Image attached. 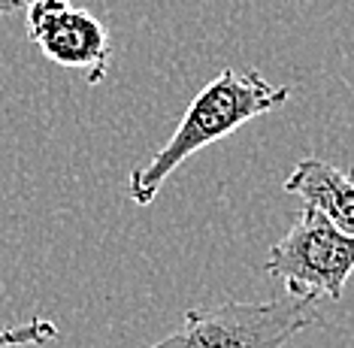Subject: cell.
<instances>
[{
  "mask_svg": "<svg viewBox=\"0 0 354 348\" xmlns=\"http://www.w3.org/2000/svg\"><path fill=\"white\" fill-rule=\"evenodd\" d=\"M291 85H272L261 70H233L224 67L215 79L200 88V94L188 103L182 121L149 164L131 170L127 194L136 206H151L164 182L179 170L188 158L203 152L206 145L224 140L239 131L248 121L267 116L291 100Z\"/></svg>",
  "mask_w": 354,
  "mask_h": 348,
  "instance_id": "6da1fadb",
  "label": "cell"
},
{
  "mask_svg": "<svg viewBox=\"0 0 354 348\" xmlns=\"http://www.w3.org/2000/svg\"><path fill=\"white\" fill-rule=\"evenodd\" d=\"M324 321L315 297L285 294L263 303H221L185 312L179 330L149 348H285Z\"/></svg>",
  "mask_w": 354,
  "mask_h": 348,
  "instance_id": "7a4b0ae2",
  "label": "cell"
},
{
  "mask_svg": "<svg viewBox=\"0 0 354 348\" xmlns=\"http://www.w3.org/2000/svg\"><path fill=\"white\" fill-rule=\"evenodd\" d=\"M263 273L279 279L288 294L339 300L354 273V237L336 230L315 209L300 206L291 230L270 246Z\"/></svg>",
  "mask_w": 354,
  "mask_h": 348,
  "instance_id": "3957f363",
  "label": "cell"
},
{
  "mask_svg": "<svg viewBox=\"0 0 354 348\" xmlns=\"http://www.w3.org/2000/svg\"><path fill=\"white\" fill-rule=\"evenodd\" d=\"M25 19L28 37L52 64L82 70L88 85H100L106 79L112 46L97 15L73 6V0H30Z\"/></svg>",
  "mask_w": 354,
  "mask_h": 348,
  "instance_id": "277c9868",
  "label": "cell"
},
{
  "mask_svg": "<svg viewBox=\"0 0 354 348\" xmlns=\"http://www.w3.org/2000/svg\"><path fill=\"white\" fill-rule=\"evenodd\" d=\"M285 191L324 215L345 237H354V170L345 173L324 158H303L285 179Z\"/></svg>",
  "mask_w": 354,
  "mask_h": 348,
  "instance_id": "5b68a950",
  "label": "cell"
},
{
  "mask_svg": "<svg viewBox=\"0 0 354 348\" xmlns=\"http://www.w3.org/2000/svg\"><path fill=\"white\" fill-rule=\"evenodd\" d=\"M58 336V327L46 318H30L25 324L0 327V348H21V345H46Z\"/></svg>",
  "mask_w": 354,
  "mask_h": 348,
  "instance_id": "8992f818",
  "label": "cell"
},
{
  "mask_svg": "<svg viewBox=\"0 0 354 348\" xmlns=\"http://www.w3.org/2000/svg\"><path fill=\"white\" fill-rule=\"evenodd\" d=\"M30 0H0V15H12L19 10H25Z\"/></svg>",
  "mask_w": 354,
  "mask_h": 348,
  "instance_id": "52a82bcc",
  "label": "cell"
}]
</instances>
